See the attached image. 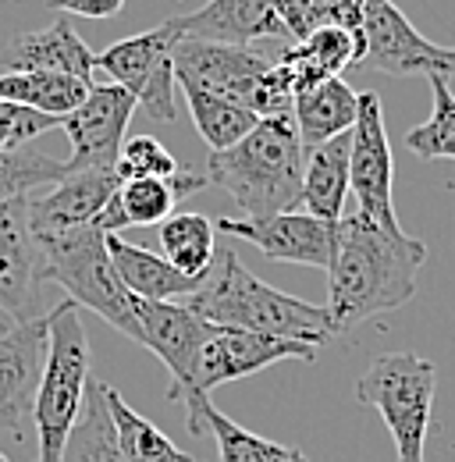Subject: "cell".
I'll return each mask as SVG.
<instances>
[{"label":"cell","instance_id":"1","mask_svg":"<svg viewBox=\"0 0 455 462\" xmlns=\"http://www.w3.org/2000/svg\"><path fill=\"white\" fill-rule=\"evenodd\" d=\"M423 260L427 245L402 228H385L363 214L341 217L324 306L335 338L381 313L402 310L416 295V274Z\"/></svg>","mask_w":455,"mask_h":462},{"label":"cell","instance_id":"2","mask_svg":"<svg viewBox=\"0 0 455 462\" xmlns=\"http://www.w3.org/2000/svg\"><path fill=\"white\" fill-rule=\"evenodd\" d=\"M181 306L214 328L271 335V338L299 342L310 348H320L335 338V328L324 306H313L306 299H295L288 291L260 282L238 260L235 249L214 253V263L203 274L200 289L185 295Z\"/></svg>","mask_w":455,"mask_h":462},{"label":"cell","instance_id":"3","mask_svg":"<svg viewBox=\"0 0 455 462\" xmlns=\"http://www.w3.org/2000/svg\"><path fill=\"white\" fill-rule=\"evenodd\" d=\"M306 146L292 117H260L256 128L231 150L210 153L207 185H218L235 207L256 221L302 207Z\"/></svg>","mask_w":455,"mask_h":462},{"label":"cell","instance_id":"4","mask_svg":"<svg viewBox=\"0 0 455 462\" xmlns=\"http://www.w3.org/2000/svg\"><path fill=\"white\" fill-rule=\"evenodd\" d=\"M89 335L82 328L79 306L60 302L47 317V363L32 399V427H36V462H60L64 445L82 416L86 388H89Z\"/></svg>","mask_w":455,"mask_h":462},{"label":"cell","instance_id":"5","mask_svg":"<svg viewBox=\"0 0 455 462\" xmlns=\"http://www.w3.org/2000/svg\"><path fill=\"white\" fill-rule=\"evenodd\" d=\"M36 245L43 256V282L60 285L68 302H75L79 310H93L117 335L139 342L135 295L121 285L114 271L104 231L97 225H82L57 235H40Z\"/></svg>","mask_w":455,"mask_h":462},{"label":"cell","instance_id":"6","mask_svg":"<svg viewBox=\"0 0 455 462\" xmlns=\"http://www.w3.org/2000/svg\"><path fill=\"white\" fill-rule=\"evenodd\" d=\"M438 392V370L416 352L377 356L356 381V399L374 405L395 438L398 462H423V445L431 430V409Z\"/></svg>","mask_w":455,"mask_h":462},{"label":"cell","instance_id":"7","mask_svg":"<svg viewBox=\"0 0 455 462\" xmlns=\"http://www.w3.org/2000/svg\"><path fill=\"white\" fill-rule=\"evenodd\" d=\"M178 25L174 18L135 32L128 40H117L104 54H97V68H104L114 79V86L128 89L139 104V111L153 121H174V47H178Z\"/></svg>","mask_w":455,"mask_h":462},{"label":"cell","instance_id":"8","mask_svg":"<svg viewBox=\"0 0 455 462\" xmlns=\"http://www.w3.org/2000/svg\"><path fill=\"white\" fill-rule=\"evenodd\" d=\"M392 189H395V161L388 146L381 97L359 93V115L352 125V150H348V192L356 196V214L385 228H402L392 203Z\"/></svg>","mask_w":455,"mask_h":462},{"label":"cell","instance_id":"9","mask_svg":"<svg viewBox=\"0 0 455 462\" xmlns=\"http://www.w3.org/2000/svg\"><path fill=\"white\" fill-rule=\"evenodd\" d=\"M363 60L385 75H455V47H438L392 0H363Z\"/></svg>","mask_w":455,"mask_h":462},{"label":"cell","instance_id":"10","mask_svg":"<svg viewBox=\"0 0 455 462\" xmlns=\"http://www.w3.org/2000/svg\"><path fill=\"white\" fill-rule=\"evenodd\" d=\"M139 111L135 97L114 82L89 86V97L82 107H75L68 117H60V128L71 143V157L64 161L71 171H97L114 168L121 157V146L128 139V121Z\"/></svg>","mask_w":455,"mask_h":462},{"label":"cell","instance_id":"11","mask_svg":"<svg viewBox=\"0 0 455 462\" xmlns=\"http://www.w3.org/2000/svg\"><path fill=\"white\" fill-rule=\"evenodd\" d=\"M284 359L313 363L317 348L284 342V338H271V335L235 331V328H210V338L203 342L196 374H192V388L185 395H210L218 384L253 377V374H260V370H267L274 363H284Z\"/></svg>","mask_w":455,"mask_h":462},{"label":"cell","instance_id":"12","mask_svg":"<svg viewBox=\"0 0 455 462\" xmlns=\"http://www.w3.org/2000/svg\"><path fill=\"white\" fill-rule=\"evenodd\" d=\"M214 228L231 238H242L249 245H256L267 260L278 263H299V267H317L328 271L335 260V238H339V225L317 221L310 214L288 210V214H274V217H218Z\"/></svg>","mask_w":455,"mask_h":462},{"label":"cell","instance_id":"13","mask_svg":"<svg viewBox=\"0 0 455 462\" xmlns=\"http://www.w3.org/2000/svg\"><path fill=\"white\" fill-rule=\"evenodd\" d=\"M135 320H139V346L150 348L168 366V399L178 402L192 388L200 352H203V342L210 338L214 324L200 320L181 302H146V299H135Z\"/></svg>","mask_w":455,"mask_h":462},{"label":"cell","instance_id":"14","mask_svg":"<svg viewBox=\"0 0 455 462\" xmlns=\"http://www.w3.org/2000/svg\"><path fill=\"white\" fill-rule=\"evenodd\" d=\"M274 60L253 54L249 47L228 43H203V40H178L174 47V79H189L207 93L242 104L253 111L264 75Z\"/></svg>","mask_w":455,"mask_h":462},{"label":"cell","instance_id":"15","mask_svg":"<svg viewBox=\"0 0 455 462\" xmlns=\"http://www.w3.org/2000/svg\"><path fill=\"white\" fill-rule=\"evenodd\" d=\"M43 285V256L29 225V196L0 203V310L14 324L36 320V295Z\"/></svg>","mask_w":455,"mask_h":462},{"label":"cell","instance_id":"16","mask_svg":"<svg viewBox=\"0 0 455 462\" xmlns=\"http://www.w3.org/2000/svg\"><path fill=\"white\" fill-rule=\"evenodd\" d=\"M121 189V178L114 168H97V171H71L51 185L47 192L29 196V225L32 235H57L68 228L93 225L97 214L111 203V196Z\"/></svg>","mask_w":455,"mask_h":462},{"label":"cell","instance_id":"17","mask_svg":"<svg viewBox=\"0 0 455 462\" xmlns=\"http://www.w3.org/2000/svg\"><path fill=\"white\" fill-rule=\"evenodd\" d=\"M181 40L249 47L253 40L288 36L271 0H207L200 11L174 18Z\"/></svg>","mask_w":455,"mask_h":462},{"label":"cell","instance_id":"18","mask_svg":"<svg viewBox=\"0 0 455 462\" xmlns=\"http://www.w3.org/2000/svg\"><path fill=\"white\" fill-rule=\"evenodd\" d=\"M47 363V317L25 320L0 338V416L18 423L32 412V399Z\"/></svg>","mask_w":455,"mask_h":462},{"label":"cell","instance_id":"19","mask_svg":"<svg viewBox=\"0 0 455 462\" xmlns=\"http://www.w3.org/2000/svg\"><path fill=\"white\" fill-rule=\"evenodd\" d=\"M0 60L7 71H51V75H71L82 82H93L89 75L97 68V54L64 18L54 22L51 29L14 36Z\"/></svg>","mask_w":455,"mask_h":462},{"label":"cell","instance_id":"20","mask_svg":"<svg viewBox=\"0 0 455 462\" xmlns=\"http://www.w3.org/2000/svg\"><path fill=\"white\" fill-rule=\"evenodd\" d=\"M356 60H363V32H348L339 25H320L306 40L292 43L278 58V64L292 79V89L299 97V93H306V89H313L328 79H341V71Z\"/></svg>","mask_w":455,"mask_h":462},{"label":"cell","instance_id":"21","mask_svg":"<svg viewBox=\"0 0 455 462\" xmlns=\"http://www.w3.org/2000/svg\"><path fill=\"white\" fill-rule=\"evenodd\" d=\"M181 405H185V423L192 434L214 430L221 462H310L299 448L278 445V441L260 438L256 430L235 423L231 416H225L210 402V395H185Z\"/></svg>","mask_w":455,"mask_h":462},{"label":"cell","instance_id":"22","mask_svg":"<svg viewBox=\"0 0 455 462\" xmlns=\"http://www.w3.org/2000/svg\"><path fill=\"white\" fill-rule=\"evenodd\" d=\"M348 150H352V132L335 135L313 150H306V168H302V207L310 217L339 225L345 217V199H348Z\"/></svg>","mask_w":455,"mask_h":462},{"label":"cell","instance_id":"23","mask_svg":"<svg viewBox=\"0 0 455 462\" xmlns=\"http://www.w3.org/2000/svg\"><path fill=\"white\" fill-rule=\"evenodd\" d=\"M107 253L111 263L121 278V285L132 291L135 299L146 302H181L185 295L200 289V282L178 274L161 253H150L135 242H125L121 235H107Z\"/></svg>","mask_w":455,"mask_h":462},{"label":"cell","instance_id":"24","mask_svg":"<svg viewBox=\"0 0 455 462\" xmlns=\"http://www.w3.org/2000/svg\"><path fill=\"white\" fill-rule=\"evenodd\" d=\"M356 115H359V93L348 89L345 79H328V82L299 93L295 107H292V121H295L306 150L352 132Z\"/></svg>","mask_w":455,"mask_h":462},{"label":"cell","instance_id":"25","mask_svg":"<svg viewBox=\"0 0 455 462\" xmlns=\"http://www.w3.org/2000/svg\"><path fill=\"white\" fill-rule=\"evenodd\" d=\"M200 189H207V174H192L181 168L171 178H132V181H121L114 199H117L121 217H125L128 228H150V225H164L171 214H178V203H185Z\"/></svg>","mask_w":455,"mask_h":462},{"label":"cell","instance_id":"26","mask_svg":"<svg viewBox=\"0 0 455 462\" xmlns=\"http://www.w3.org/2000/svg\"><path fill=\"white\" fill-rule=\"evenodd\" d=\"M93 82L71 79V75H51V71H7L0 75V100L40 111L47 117H68L89 97Z\"/></svg>","mask_w":455,"mask_h":462},{"label":"cell","instance_id":"27","mask_svg":"<svg viewBox=\"0 0 455 462\" xmlns=\"http://www.w3.org/2000/svg\"><path fill=\"white\" fill-rule=\"evenodd\" d=\"M174 82L181 86L185 104H189V115L196 121V132L203 135V143L210 146V153L231 150L235 143H242V139L256 128L260 117L253 115V111H246L242 104L225 100V97H218V93H207V89H200V86L189 82V79H174Z\"/></svg>","mask_w":455,"mask_h":462},{"label":"cell","instance_id":"28","mask_svg":"<svg viewBox=\"0 0 455 462\" xmlns=\"http://www.w3.org/2000/svg\"><path fill=\"white\" fill-rule=\"evenodd\" d=\"M104 399H107L117 448L128 462H196L192 456H185L157 423H150L143 412H135L111 384H104Z\"/></svg>","mask_w":455,"mask_h":462},{"label":"cell","instance_id":"29","mask_svg":"<svg viewBox=\"0 0 455 462\" xmlns=\"http://www.w3.org/2000/svg\"><path fill=\"white\" fill-rule=\"evenodd\" d=\"M218 228L210 217L203 214H171L168 221L161 225V256L168 260L171 267L192 282H203V274L214 263L218 253Z\"/></svg>","mask_w":455,"mask_h":462},{"label":"cell","instance_id":"30","mask_svg":"<svg viewBox=\"0 0 455 462\" xmlns=\"http://www.w3.org/2000/svg\"><path fill=\"white\" fill-rule=\"evenodd\" d=\"M60 462H128L117 448L111 427V412H107V399H104V381H89L86 388V402H82V416L64 445Z\"/></svg>","mask_w":455,"mask_h":462},{"label":"cell","instance_id":"31","mask_svg":"<svg viewBox=\"0 0 455 462\" xmlns=\"http://www.w3.org/2000/svg\"><path fill=\"white\" fill-rule=\"evenodd\" d=\"M434 111L423 125L405 132V150L423 161H455V93L449 89V79L431 75Z\"/></svg>","mask_w":455,"mask_h":462},{"label":"cell","instance_id":"32","mask_svg":"<svg viewBox=\"0 0 455 462\" xmlns=\"http://www.w3.org/2000/svg\"><path fill=\"white\" fill-rule=\"evenodd\" d=\"M60 178H68V164L47 153H36L29 146L22 150H0V203L25 199L40 189H51Z\"/></svg>","mask_w":455,"mask_h":462},{"label":"cell","instance_id":"33","mask_svg":"<svg viewBox=\"0 0 455 462\" xmlns=\"http://www.w3.org/2000/svg\"><path fill=\"white\" fill-rule=\"evenodd\" d=\"M114 171H117L121 181H132V178H171V174L181 171V164L174 161V153H168V146L157 143L153 135H128Z\"/></svg>","mask_w":455,"mask_h":462},{"label":"cell","instance_id":"34","mask_svg":"<svg viewBox=\"0 0 455 462\" xmlns=\"http://www.w3.org/2000/svg\"><path fill=\"white\" fill-rule=\"evenodd\" d=\"M60 128L57 117H47L40 111H29V107H18V104H7L0 100V150H22L29 139Z\"/></svg>","mask_w":455,"mask_h":462},{"label":"cell","instance_id":"35","mask_svg":"<svg viewBox=\"0 0 455 462\" xmlns=\"http://www.w3.org/2000/svg\"><path fill=\"white\" fill-rule=\"evenodd\" d=\"M51 7L64 11V14H79V18H93V22H104L114 18L125 0H51Z\"/></svg>","mask_w":455,"mask_h":462},{"label":"cell","instance_id":"36","mask_svg":"<svg viewBox=\"0 0 455 462\" xmlns=\"http://www.w3.org/2000/svg\"><path fill=\"white\" fill-rule=\"evenodd\" d=\"M14 328H18V324H14V317H11V313H4V310H0V338H4V335H7V331H14Z\"/></svg>","mask_w":455,"mask_h":462},{"label":"cell","instance_id":"37","mask_svg":"<svg viewBox=\"0 0 455 462\" xmlns=\"http://www.w3.org/2000/svg\"><path fill=\"white\" fill-rule=\"evenodd\" d=\"M0 462H11V459H7V456H4V452H0Z\"/></svg>","mask_w":455,"mask_h":462},{"label":"cell","instance_id":"38","mask_svg":"<svg viewBox=\"0 0 455 462\" xmlns=\"http://www.w3.org/2000/svg\"><path fill=\"white\" fill-rule=\"evenodd\" d=\"M0 420H4V416H0Z\"/></svg>","mask_w":455,"mask_h":462}]
</instances>
